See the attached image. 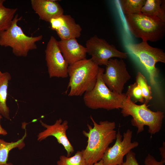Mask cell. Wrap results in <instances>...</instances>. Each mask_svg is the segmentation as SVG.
<instances>
[{
    "instance_id": "obj_1",
    "label": "cell",
    "mask_w": 165,
    "mask_h": 165,
    "mask_svg": "<svg viewBox=\"0 0 165 165\" xmlns=\"http://www.w3.org/2000/svg\"><path fill=\"white\" fill-rule=\"evenodd\" d=\"M94 127L87 124L88 131H82L88 138L87 145L82 151L87 165H93L100 160L109 145L116 139L115 122L101 121L97 123L91 116Z\"/></svg>"
},
{
    "instance_id": "obj_2",
    "label": "cell",
    "mask_w": 165,
    "mask_h": 165,
    "mask_svg": "<svg viewBox=\"0 0 165 165\" xmlns=\"http://www.w3.org/2000/svg\"><path fill=\"white\" fill-rule=\"evenodd\" d=\"M99 68L91 58H85L69 65L68 96H81L91 90L97 82Z\"/></svg>"
},
{
    "instance_id": "obj_3",
    "label": "cell",
    "mask_w": 165,
    "mask_h": 165,
    "mask_svg": "<svg viewBox=\"0 0 165 165\" xmlns=\"http://www.w3.org/2000/svg\"><path fill=\"white\" fill-rule=\"evenodd\" d=\"M149 106V105H147L145 103L141 105H137L127 96L123 103L121 112L124 117L129 116H132L131 124L138 128L137 134L144 130L145 126H148V132L151 138L152 134L161 130L164 115L163 112L151 110L148 108Z\"/></svg>"
},
{
    "instance_id": "obj_4",
    "label": "cell",
    "mask_w": 165,
    "mask_h": 165,
    "mask_svg": "<svg viewBox=\"0 0 165 165\" xmlns=\"http://www.w3.org/2000/svg\"><path fill=\"white\" fill-rule=\"evenodd\" d=\"M128 29L135 38L142 41L156 42L165 34V23L156 16L141 12L125 15Z\"/></svg>"
},
{
    "instance_id": "obj_5",
    "label": "cell",
    "mask_w": 165,
    "mask_h": 165,
    "mask_svg": "<svg viewBox=\"0 0 165 165\" xmlns=\"http://www.w3.org/2000/svg\"><path fill=\"white\" fill-rule=\"evenodd\" d=\"M104 69L99 68L97 82L90 91L85 93L83 100L86 106L92 109L103 108L108 110L121 108L127 96L111 90L105 84L102 75Z\"/></svg>"
},
{
    "instance_id": "obj_6",
    "label": "cell",
    "mask_w": 165,
    "mask_h": 165,
    "mask_svg": "<svg viewBox=\"0 0 165 165\" xmlns=\"http://www.w3.org/2000/svg\"><path fill=\"white\" fill-rule=\"evenodd\" d=\"M22 19V16L19 17L18 14H16L10 27L0 33V46L10 47L16 56L26 57L30 50L37 48L36 43L41 40L43 36L32 37L25 35L17 25Z\"/></svg>"
},
{
    "instance_id": "obj_7",
    "label": "cell",
    "mask_w": 165,
    "mask_h": 165,
    "mask_svg": "<svg viewBox=\"0 0 165 165\" xmlns=\"http://www.w3.org/2000/svg\"><path fill=\"white\" fill-rule=\"evenodd\" d=\"M127 48L135 55L145 68L152 86L156 84V80L159 77L160 70L156 67V63H165V53L163 50L153 47L147 41L138 43H129Z\"/></svg>"
},
{
    "instance_id": "obj_8",
    "label": "cell",
    "mask_w": 165,
    "mask_h": 165,
    "mask_svg": "<svg viewBox=\"0 0 165 165\" xmlns=\"http://www.w3.org/2000/svg\"><path fill=\"white\" fill-rule=\"evenodd\" d=\"M85 47L91 60L99 66H106L111 58L116 57L123 59L127 57V53L119 50L114 45L96 35L87 40Z\"/></svg>"
},
{
    "instance_id": "obj_9",
    "label": "cell",
    "mask_w": 165,
    "mask_h": 165,
    "mask_svg": "<svg viewBox=\"0 0 165 165\" xmlns=\"http://www.w3.org/2000/svg\"><path fill=\"white\" fill-rule=\"evenodd\" d=\"M102 75L103 82L112 91L122 94L124 86L131 78L122 59H110Z\"/></svg>"
},
{
    "instance_id": "obj_10",
    "label": "cell",
    "mask_w": 165,
    "mask_h": 165,
    "mask_svg": "<svg viewBox=\"0 0 165 165\" xmlns=\"http://www.w3.org/2000/svg\"><path fill=\"white\" fill-rule=\"evenodd\" d=\"M133 132L128 129L122 136L119 130L116 133L114 144L108 148L101 159L104 165H121L123 162L124 156L132 149L137 147L139 143L131 142Z\"/></svg>"
},
{
    "instance_id": "obj_11",
    "label": "cell",
    "mask_w": 165,
    "mask_h": 165,
    "mask_svg": "<svg viewBox=\"0 0 165 165\" xmlns=\"http://www.w3.org/2000/svg\"><path fill=\"white\" fill-rule=\"evenodd\" d=\"M58 41L51 36L45 50V60L50 78H66L69 64L63 57L58 46Z\"/></svg>"
},
{
    "instance_id": "obj_12",
    "label": "cell",
    "mask_w": 165,
    "mask_h": 165,
    "mask_svg": "<svg viewBox=\"0 0 165 165\" xmlns=\"http://www.w3.org/2000/svg\"><path fill=\"white\" fill-rule=\"evenodd\" d=\"M40 122L46 129L38 134L37 140L41 141L50 136L54 137L58 143L64 147L67 152V156L70 157L74 152V149L66 135V131L68 128V121L65 120L63 122L60 118L52 125H48L41 120Z\"/></svg>"
},
{
    "instance_id": "obj_13",
    "label": "cell",
    "mask_w": 165,
    "mask_h": 165,
    "mask_svg": "<svg viewBox=\"0 0 165 165\" xmlns=\"http://www.w3.org/2000/svg\"><path fill=\"white\" fill-rule=\"evenodd\" d=\"M58 43L63 57L69 65L86 58V48L80 44L76 38L60 40Z\"/></svg>"
},
{
    "instance_id": "obj_14",
    "label": "cell",
    "mask_w": 165,
    "mask_h": 165,
    "mask_svg": "<svg viewBox=\"0 0 165 165\" xmlns=\"http://www.w3.org/2000/svg\"><path fill=\"white\" fill-rule=\"evenodd\" d=\"M32 8L40 19L49 22L64 14L63 8L57 0H31Z\"/></svg>"
},
{
    "instance_id": "obj_15",
    "label": "cell",
    "mask_w": 165,
    "mask_h": 165,
    "mask_svg": "<svg viewBox=\"0 0 165 165\" xmlns=\"http://www.w3.org/2000/svg\"><path fill=\"white\" fill-rule=\"evenodd\" d=\"M64 21L56 31L61 40L77 38L80 37L82 28L74 19L69 15H64Z\"/></svg>"
},
{
    "instance_id": "obj_16",
    "label": "cell",
    "mask_w": 165,
    "mask_h": 165,
    "mask_svg": "<svg viewBox=\"0 0 165 165\" xmlns=\"http://www.w3.org/2000/svg\"><path fill=\"white\" fill-rule=\"evenodd\" d=\"M25 132L22 137L15 142H7L0 138V165H13L12 163H7L10 151L15 148L20 150L25 146L24 141L27 136L26 130L24 128Z\"/></svg>"
},
{
    "instance_id": "obj_17",
    "label": "cell",
    "mask_w": 165,
    "mask_h": 165,
    "mask_svg": "<svg viewBox=\"0 0 165 165\" xmlns=\"http://www.w3.org/2000/svg\"><path fill=\"white\" fill-rule=\"evenodd\" d=\"M141 12L157 16L165 23V0H146Z\"/></svg>"
},
{
    "instance_id": "obj_18",
    "label": "cell",
    "mask_w": 165,
    "mask_h": 165,
    "mask_svg": "<svg viewBox=\"0 0 165 165\" xmlns=\"http://www.w3.org/2000/svg\"><path fill=\"white\" fill-rule=\"evenodd\" d=\"M11 79L10 75L7 72L3 73L0 77V113L6 119L9 120L10 111L6 101L8 83Z\"/></svg>"
},
{
    "instance_id": "obj_19",
    "label": "cell",
    "mask_w": 165,
    "mask_h": 165,
    "mask_svg": "<svg viewBox=\"0 0 165 165\" xmlns=\"http://www.w3.org/2000/svg\"><path fill=\"white\" fill-rule=\"evenodd\" d=\"M17 8H10L0 5V33L7 30L11 25Z\"/></svg>"
},
{
    "instance_id": "obj_20",
    "label": "cell",
    "mask_w": 165,
    "mask_h": 165,
    "mask_svg": "<svg viewBox=\"0 0 165 165\" xmlns=\"http://www.w3.org/2000/svg\"><path fill=\"white\" fill-rule=\"evenodd\" d=\"M146 0H120L119 2L123 13L125 15L141 12Z\"/></svg>"
},
{
    "instance_id": "obj_21",
    "label": "cell",
    "mask_w": 165,
    "mask_h": 165,
    "mask_svg": "<svg viewBox=\"0 0 165 165\" xmlns=\"http://www.w3.org/2000/svg\"><path fill=\"white\" fill-rule=\"evenodd\" d=\"M136 79L142 92L145 103L147 105L152 97L151 87L148 85L146 78L140 72H137Z\"/></svg>"
},
{
    "instance_id": "obj_22",
    "label": "cell",
    "mask_w": 165,
    "mask_h": 165,
    "mask_svg": "<svg viewBox=\"0 0 165 165\" xmlns=\"http://www.w3.org/2000/svg\"><path fill=\"white\" fill-rule=\"evenodd\" d=\"M57 165H87L84 158L82 152L77 151L72 156L68 157L64 155L60 156L59 160L57 162Z\"/></svg>"
},
{
    "instance_id": "obj_23",
    "label": "cell",
    "mask_w": 165,
    "mask_h": 165,
    "mask_svg": "<svg viewBox=\"0 0 165 165\" xmlns=\"http://www.w3.org/2000/svg\"><path fill=\"white\" fill-rule=\"evenodd\" d=\"M125 94L127 96L129 97L130 100L135 103L138 102L143 104L145 103L141 90L136 82L129 86Z\"/></svg>"
},
{
    "instance_id": "obj_24",
    "label": "cell",
    "mask_w": 165,
    "mask_h": 165,
    "mask_svg": "<svg viewBox=\"0 0 165 165\" xmlns=\"http://www.w3.org/2000/svg\"><path fill=\"white\" fill-rule=\"evenodd\" d=\"M121 165H139L136 159L135 153L130 151L126 155V160Z\"/></svg>"
},
{
    "instance_id": "obj_25",
    "label": "cell",
    "mask_w": 165,
    "mask_h": 165,
    "mask_svg": "<svg viewBox=\"0 0 165 165\" xmlns=\"http://www.w3.org/2000/svg\"><path fill=\"white\" fill-rule=\"evenodd\" d=\"M64 15L51 19L49 22L51 29L56 31L61 25L64 20Z\"/></svg>"
},
{
    "instance_id": "obj_26",
    "label": "cell",
    "mask_w": 165,
    "mask_h": 165,
    "mask_svg": "<svg viewBox=\"0 0 165 165\" xmlns=\"http://www.w3.org/2000/svg\"><path fill=\"white\" fill-rule=\"evenodd\" d=\"M145 165H164L162 162L157 161L154 157L148 154L145 159Z\"/></svg>"
},
{
    "instance_id": "obj_27",
    "label": "cell",
    "mask_w": 165,
    "mask_h": 165,
    "mask_svg": "<svg viewBox=\"0 0 165 165\" xmlns=\"http://www.w3.org/2000/svg\"><path fill=\"white\" fill-rule=\"evenodd\" d=\"M159 150L160 152L162 159L161 161L164 163H165V142H163V145L162 147L159 148Z\"/></svg>"
},
{
    "instance_id": "obj_28",
    "label": "cell",
    "mask_w": 165,
    "mask_h": 165,
    "mask_svg": "<svg viewBox=\"0 0 165 165\" xmlns=\"http://www.w3.org/2000/svg\"><path fill=\"white\" fill-rule=\"evenodd\" d=\"M2 118V115L0 113V135H6L7 134V132L6 130L2 127L0 124V120Z\"/></svg>"
},
{
    "instance_id": "obj_29",
    "label": "cell",
    "mask_w": 165,
    "mask_h": 165,
    "mask_svg": "<svg viewBox=\"0 0 165 165\" xmlns=\"http://www.w3.org/2000/svg\"><path fill=\"white\" fill-rule=\"evenodd\" d=\"M93 165H104L103 160L101 159L99 161L94 164Z\"/></svg>"
},
{
    "instance_id": "obj_30",
    "label": "cell",
    "mask_w": 165,
    "mask_h": 165,
    "mask_svg": "<svg viewBox=\"0 0 165 165\" xmlns=\"http://www.w3.org/2000/svg\"><path fill=\"white\" fill-rule=\"evenodd\" d=\"M5 0H0V5L1 4H3L4 2H5Z\"/></svg>"
},
{
    "instance_id": "obj_31",
    "label": "cell",
    "mask_w": 165,
    "mask_h": 165,
    "mask_svg": "<svg viewBox=\"0 0 165 165\" xmlns=\"http://www.w3.org/2000/svg\"><path fill=\"white\" fill-rule=\"evenodd\" d=\"M3 73H2L0 71V77L2 75Z\"/></svg>"
}]
</instances>
